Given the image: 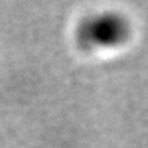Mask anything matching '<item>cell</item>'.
<instances>
[{
  "label": "cell",
  "mask_w": 148,
  "mask_h": 148,
  "mask_svg": "<svg viewBox=\"0 0 148 148\" xmlns=\"http://www.w3.org/2000/svg\"><path fill=\"white\" fill-rule=\"evenodd\" d=\"M129 32V23L123 15L101 11L81 19L75 29V40L85 51H103L123 44Z\"/></svg>",
  "instance_id": "cell-1"
}]
</instances>
